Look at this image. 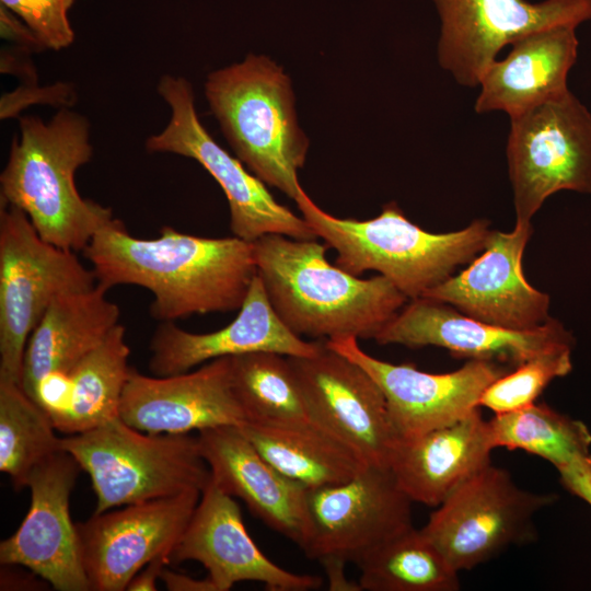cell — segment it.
<instances>
[{"label":"cell","instance_id":"obj_1","mask_svg":"<svg viewBox=\"0 0 591 591\" xmlns=\"http://www.w3.org/2000/svg\"><path fill=\"white\" fill-rule=\"evenodd\" d=\"M97 285H135L153 294L150 314L175 322L194 314L240 310L256 275L253 243L202 237L163 227L155 239L131 235L113 218L83 250Z\"/></svg>","mask_w":591,"mask_h":591},{"label":"cell","instance_id":"obj_2","mask_svg":"<svg viewBox=\"0 0 591 591\" xmlns=\"http://www.w3.org/2000/svg\"><path fill=\"white\" fill-rule=\"evenodd\" d=\"M252 243L267 298L298 336L374 339L408 299L382 275L361 279L331 265L316 240L266 234Z\"/></svg>","mask_w":591,"mask_h":591},{"label":"cell","instance_id":"obj_3","mask_svg":"<svg viewBox=\"0 0 591 591\" xmlns=\"http://www.w3.org/2000/svg\"><path fill=\"white\" fill-rule=\"evenodd\" d=\"M19 125L0 176L1 201L24 211L46 242L83 252L114 218L111 208L83 198L76 186L78 169L93 154L89 121L61 108L47 124L24 116Z\"/></svg>","mask_w":591,"mask_h":591},{"label":"cell","instance_id":"obj_4","mask_svg":"<svg viewBox=\"0 0 591 591\" xmlns=\"http://www.w3.org/2000/svg\"><path fill=\"white\" fill-rule=\"evenodd\" d=\"M296 202L317 237L337 252V267L354 276L375 270L410 299L422 297L456 267L472 262L491 231L487 220L477 219L459 231L427 232L393 201L364 221L327 213L304 190Z\"/></svg>","mask_w":591,"mask_h":591},{"label":"cell","instance_id":"obj_5","mask_svg":"<svg viewBox=\"0 0 591 591\" xmlns=\"http://www.w3.org/2000/svg\"><path fill=\"white\" fill-rule=\"evenodd\" d=\"M205 95L237 159L294 201L309 141L298 124L289 77L265 56L211 72Z\"/></svg>","mask_w":591,"mask_h":591},{"label":"cell","instance_id":"obj_6","mask_svg":"<svg viewBox=\"0 0 591 591\" xmlns=\"http://www.w3.org/2000/svg\"><path fill=\"white\" fill-rule=\"evenodd\" d=\"M91 479L95 513L152 499L202 491L211 479L197 437L147 433L120 417L61 438Z\"/></svg>","mask_w":591,"mask_h":591},{"label":"cell","instance_id":"obj_7","mask_svg":"<svg viewBox=\"0 0 591 591\" xmlns=\"http://www.w3.org/2000/svg\"><path fill=\"white\" fill-rule=\"evenodd\" d=\"M97 283L76 252L43 240L21 209L0 207V381L20 383L27 340L61 294Z\"/></svg>","mask_w":591,"mask_h":591},{"label":"cell","instance_id":"obj_8","mask_svg":"<svg viewBox=\"0 0 591 591\" xmlns=\"http://www.w3.org/2000/svg\"><path fill=\"white\" fill-rule=\"evenodd\" d=\"M158 93L169 105L171 116L161 132L146 140V149L197 161L220 185L228 199L230 229L234 236L251 243L266 234L317 239L303 217L280 205L263 181L213 140L197 115L193 89L185 78L162 76Z\"/></svg>","mask_w":591,"mask_h":591},{"label":"cell","instance_id":"obj_9","mask_svg":"<svg viewBox=\"0 0 591 591\" xmlns=\"http://www.w3.org/2000/svg\"><path fill=\"white\" fill-rule=\"evenodd\" d=\"M507 162L515 224L560 190L591 193V113L569 91L510 118Z\"/></svg>","mask_w":591,"mask_h":591},{"label":"cell","instance_id":"obj_10","mask_svg":"<svg viewBox=\"0 0 591 591\" xmlns=\"http://www.w3.org/2000/svg\"><path fill=\"white\" fill-rule=\"evenodd\" d=\"M552 495L519 487L510 474L487 464L430 514L422 532L460 572L533 537V518Z\"/></svg>","mask_w":591,"mask_h":591},{"label":"cell","instance_id":"obj_11","mask_svg":"<svg viewBox=\"0 0 591 591\" xmlns=\"http://www.w3.org/2000/svg\"><path fill=\"white\" fill-rule=\"evenodd\" d=\"M413 501L386 466H364L350 479L306 490L302 551L320 563L359 565L391 537L413 526Z\"/></svg>","mask_w":591,"mask_h":591},{"label":"cell","instance_id":"obj_12","mask_svg":"<svg viewBox=\"0 0 591 591\" xmlns=\"http://www.w3.org/2000/svg\"><path fill=\"white\" fill-rule=\"evenodd\" d=\"M441 19L438 61L456 82L477 86L498 53L517 38L554 25L591 20V0H433Z\"/></svg>","mask_w":591,"mask_h":591},{"label":"cell","instance_id":"obj_13","mask_svg":"<svg viewBox=\"0 0 591 591\" xmlns=\"http://www.w3.org/2000/svg\"><path fill=\"white\" fill-rule=\"evenodd\" d=\"M201 491L126 505L76 523L82 564L93 591H123L148 563L169 555Z\"/></svg>","mask_w":591,"mask_h":591},{"label":"cell","instance_id":"obj_14","mask_svg":"<svg viewBox=\"0 0 591 591\" xmlns=\"http://www.w3.org/2000/svg\"><path fill=\"white\" fill-rule=\"evenodd\" d=\"M325 344L379 384L398 440L450 425L479 409L484 391L510 371L497 361L470 359L455 371L429 373L412 364L376 359L360 348L356 337L327 339Z\"/></svg>","mask_w":591,"mask_h":591},{"label":"cell","instance_id":"obj_15","mask_svg":"<svg viewBox=\"0 0 591 591\" xmlns=\"http://www.w3.org/2000/svg\"><path fill=\"white\" fill-rule=\"evenodd\" d=\"M289 359L316 424L367 464L389 467L398 437L372 376L326 344L315 356Z\"/></svg>","mask_w":591,"mask_h":591},{"label":"cell","instance_id":"obj_16","mask_svg":"<svg viewBox=\"0 0 591 591\" xmlns=\"http://www.w3.org/2000/svg\"><path fill=\"white\" fill-rule=\"evenodd\" d=\"M81 467L65 450L28 475V511L18 530L0 543V563L30 569L58 591H90L70 517V495Z\"/></svg>","mask_w":591,"mask_h":591},{"label":"cell","instance_id":"obj_17","mask_svg":"<svg viewBox=\"0 0 591 591\" xmlns=\"http://www.w3.org/2000/svg\"><path fill=\"white\" fill-rule=\"evenodd\" d=\"M533 233L531 224L511 232L491 230L480 255L459 275L422 297L444 302L467 316L515 331H529L549 318V296L525 279L522 256Z\"/></svg>","mask_w":591,"mask_h":591},{"label":"cell","instance_id":"obj_18","mask_svg":"<svg viewBox=\"0 0 591 591\" xmlns=\"http://www.w3.org/2000/svg\"><path fill=\"white\" fill-rule=\"evenodd\" d=\"M185 560L200 563L216 591L240 581L262 582L270 591H308L323 583L318 576L288 571L265 556L246 531L237 502L211 479L170 554V563Z\"/></svg>","mask_w":591,"mask_h":591},{"label":"cell","instance_id":"obj_19","mask_svg":"<svg viewBox=\"0 0 591 591\" xmlns=\"http://www.w3.org/2000/svg\"><path fill=\"white\" fill-rule=\"evenodd\" d=\"M119 417L147 433L182 434L246 422L233 391L230 357L169 376H149L131 369Z\"/></svg>","mask_w":591,"mask_h":591},{"label":"cell","instance_id":"obj_20","mask_svg":"<svg viewBox=\"0 0 591 591\" xmlns=\"http://www.w3.org/2000/svg\"><path fill=\"white\" fill-rule=\"evenodd\" d=\"M380 345L409 348L437 346L456 357L491 360L511 367L564 344H575L571 333L551 317L529 331L495 326L430 298L412 299L376 335Z\"/></svg>","mask_w":591,"mask_h":591},{"label":"cell","instance_id":"obj_21","mask_svg":"<svg viewBox=\"0 0 591 591\" xmlns=\"http://www.w3.org/2000/svg\"><path fill=\"white\" fill-rule=\"evenodd\" d=\"M325 343L305 341L279 318L255 275L236 317L225 327L205 334L161 322L150 341L149 370L157 376L190 371L222 357L270 351L288 357H312Z\"/></svg>","mask_w":591,"mask_h":591},{"label":"cell","instance_id":"obj_22","mask_svg":"<svg viewBox=\"0 0 591 591\" xmlns=\"http://www.w3.org/2000/svg\"><path fill=\"white\" fill-rule=\"evenodd\" d=\"M211 480L240 498L266 525L302 547L306 535V490L268 462L239 426L198 431Z\"/></svg>","mask_w":591,"mask_h":591},{"label":"cell","instance_id":"obj_23","mask_svg":"<svg viewBox=\"0 0 591 591\" xmlns=\"http://www.w3.org/2000/svg\"><path fill=\"white\" fill-rule=\"evenodd\" d=\"M576 28L554 25L513 40L508 56L483 73L475 111H502L512 118L567 94V77L578 56Z\"/></svg>","mask_w":591,"mask_h":591},{"label":"cell","instance_id":"obj_24","mask_svg":"<svg viewBox=\"0 0 591 591\" xmlns=\"http://www.w3.org/2000/svg\"><path fill=\"white\" fill-rule=\"evenodd\" d=\"M494 449L488 420L477 409L450 425L398 440L389 467L413 502L436 508L491 462Z\"/></svg>","mask_w":591,"mask_h":591},{"label":"cell","instance_id":"obj_25","mask_svg":"<svg viewBox=\"0 0 591 591\" xmlns=\"http://www.w3.org/2000/svg\"><path fill=\"white\" fill-rule=\"evenodd\" d=\"M97 283L56 298L34 331L24 352L20 384L34 399L37 384L68 373L119 324L120 309Z\"/></svg>","mask_w":591,"mask_h":591},{"label":"cell","instance_id":"obj_26","mask_svg":"<svg viewBox=\"0 0 591 591\" xmlns=\"http://www.w3.org/2000/svg\"><path fill=\"white\" fill-rule=\"evenodd\" d=\"M240 428L268 462L308 488L346 482L368 465L355 450L318 425L245 422Z\"/></svg>","mask_w":591,"mask_h":591},{"label":"cell","instance_id":"obj_27","mask_svg":"<svg viewBox=\"0 0 591 591\" xmlns=\"http://www.w3.org/2000/svg\"><path fill=\"white\" fill-rule=\"evenodd\" d=\"M125 336V327L119 323L67 373L63 403L50 415L57 431L77 434L119 417L121 396L131 372L130 348Z\"/></svg>","mask_w":591,"mask_h":591},{"label":"cell","instance_id":"obj_28","mask_svg":"<svg viewBox=\"0 0 591 591\" xmlns=\"http://www.w3.org/2000/svg\"><path fill=\"white\" fill-rule=\"evenodd\" d=\"M231 380L246 422L317 425L288 356L257 351L230 357Z\"/></svg>","mask_w":591,"mask_h":591},{"label":"cell","instance_id":"obj_29","mask_svg":"<svg viewBox=\"0 0 591 591\" xmlns=\"http://www.w3.org/2000/svg\"><path fill=\"white\" fill-rule=\"evenodd\" d=\"M366 591H457L459 571L422 532L410 526L358 565Z\"/></svg>","mask_w":591,"mask_h":591},{"label":"cell","instance_id":"obj_30","mask_svg":"<svg viewBox=\"0 0 591 591\" xmlns=\"http://www.w3.org/2000/svg\"><path fill=\"white\" fill-rule=\"evenodd\" d=\"M496 448L523 450L552 463L557 471L591 467V433L587 426L546 404L503 414L488 420Z\"/></svg>","mask_w":591,"mask_h":591},{"label":"cell","instance_id":"obj_31","mask_svg":"<svg viewBox=\"0 0 591 591\" xmlns=\"http://www.w3.org/2000/svg\"><path fill=\"white\" fill-rule=\"evenodd\" d=\"M46 413L21 384L0 381V471L14 488H25L30 473L61 451V438Z\"/></svg>","mask_w":591,"mask_h":591},{"label":"cell","instance_id":"obj_32","mask_svg":"<svg viewBox=\"0 0 591 591\" xmlns=\"http://www.w3.org/2000/svg\"><path fill=\"white\" fill-rule=\"evenodd\" d=\"M572 347L573 344L559 345L518 364L488 385L480 396L479 407L503 414L534 404L554 379L571 371Z\"/></svg>","mask_w":591,"mask_h":591},{"label":"cell","instance_id":"obj_33","mask_svg":"<svg viewBox=\"0 0 591 591\" xmlns=\"http://www.w3.org/2000/svg\"><path fill=\"white\" fill-rule=\"evenodd\" d=\"M0 1L31 28L44 48L60 50L73 42L68 11L74 0Z\"/></svg>","mask_w":591,"mask_h":591},{"label":"cell","instance_id":"obj_34","mask_svg":"<svg viewBox=\"0 0 591 591\" xmlns=\"http://www.w3.org/2000/svg\"><path fill=\"white\" fill-rule=\"evenodd\" d=\"M1 35L7 39L18 43L21 48L28 50L44 48L31 28L21 20L13 16L11 11L3 4L0 5Z\"/></svg>","mask_w":591,"mask_h":591},{"label":"cell","instance_id":"obj_35","mask_svg":"<svg viewBox=\"0 0 591 591\" xmlns=\"http://www.w3.org/2000/svg\"><path fill=\"white\" fill-rule=\"evenodd\" d=\"M558 473L563 485L591 506V467L572 466Z\"/></svg>","mask_w":591,"mask_h":591},{"label":"cell","instance_id":"obj_36","mask_svg":"<svg viewBox=\"0 0 591 591\" xmlns=\"http://www.w3.org/2000/svg\"><path fill=\"white\" fill-rule=\"evenodd\" d=\"M170 564L169 555H160L148 563L130 580L126 590L129 591H149L157 590V580L160 579L165 565Z\"/></svg>","mask_w":591,"mask_h":591},{"label":"cell","instance_id":"obj_37","mask_svg":"<svg viewBox=\"0 0 591 591\" xmlns=\"http://www.w3.org/2000/svg\"><path fill=\"white\" fill-rule=\"evenodd\" d=\"M160 579L170 591H216L213 583L207 577L205 579H195L189 576L174 572L164 568Z\"/></svg>","mask_w":591,"mask_h":591},{"label":"cell","instance_id":"obj_38","mask_svg":"<svg viewBox=\"0 0 591 591\" xmlns=\"http://www.w3.org/2000/svg\"><path fill=\"white\" fill-rule=\"evenodd\" d=\"M329 579L331 590H361L359 583L347 581L344 572L346 563L337 559H327L321 561Z\"/></svg>","mask_w":591,"mask_h":591}]
</instances>
